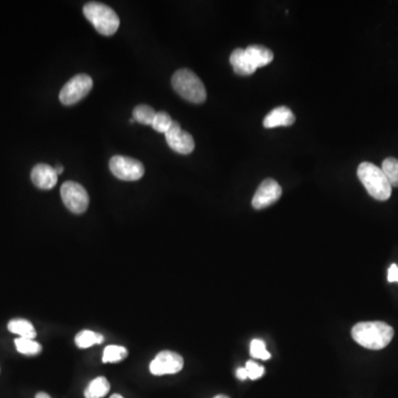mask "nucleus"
<instances>
[{
    "mask_svg": "<svg viewBox=\"0 0 398 398\" xmlns=\"http://www.w3.org/2000/svg\"><path fill=\"white\" fill-rule=\"evenodd\" d=\"M352 337L357 345L376 351L384 349L391 343L394 337V329L381 321L359 322L352 329Z\"/></svg>",
    "mask_w": 398,
    "mask_h": 398,
    "instance_id": "nucleus-1",
    "label": "nucleus"
},
{
    "mask_svg": "<svg viewBox=\"0 0 398 398\" xmlns=\"http://www.w3.org/2000/svg\"><path fill=\"white\" fill-rule=\"evenodd\" d=\"M357 177L367 188L369 196L376 200L385 202L392 196V186L385 174L379 166L369 162H363L357 168Z\"/></svg>",
    "mask_w": 398,
    "mask_h": 398,
    "instance_id": "nucleus-2",
    "label": "nucleus"
},
{
    "mask_svg": "<svg viewBox=\"0 0 398 398\" xmlns=\"http://www.w3.org/2000/svg\"><path fill=\"white\" fill-rule=\"evenodd\" d=\"M175 91L186 101L200 104L206 101L207 93L204 83L192 70L180 69L172 78Z\"/></svg>",
    "mask_w": 398,
    "mask_h": 398,
    "instance_id": "nucleus-3",
    "label": "nucleus"
},
{
    "mask_svg": "<svg viewBox=\"0 0 398 398\" xmlns=\"http://www.w3.org/2000/svg\"><path fill=\"white\" fill-rule=\"evenodd\" d=\"M83 14L101 35H114L120 27V18L112 8L104 4L88 3L83 7Z\"/></svg>",
    "mask_w": 398,
    "mask_h": 398,
    "instance_id": "nucleus-4",
    "label": "nucleus"
},
{
    "mask_svg": "<svg viewBox=\"0 0 398 398\" xmlns=\"http://www.w3.org/2000/svg\"><path fill=\"white\" fill-rule=\"evenodd\" d=\"M93 86L91 76L88 74H78L73 76L70 81L60 91L59 98L64 106H72L81 101L82 98L88 96Z\"/></svg>",
    "mask_w": 398,
    "mask_h": 398,
    "instance_id": "nucleus-5",
    "label": "nucleus"
},
{
    "mask_svg": "<svg viewBox=\"0 0 398 398\" xmlns=\"http://www.w3.org/2000/svg\"><path fill=\"white\" fill-rule=\"evenodd\" d=\"M110 170L118 180H126V182H136L141 180L146 173V168L140 160L134 158H126L116 155L111 158Z\"/></svg>",
    "mask_w": 398,
    "mask_h": 398,
    "instance_id": "nucleus-6",
    "label": "nucleus"
},
{
    "mask_svg": "<svg viewBox=\"0 0 398 398\" xmlns=\"http://www.w3.org/2000/svg\"><path fill=\"white\" fill-rule=\"evenodd\" d=\"M60 194L66 208L73 214H83L88 209V195L82 185L71 180L63 183Z\"/></svg>",
    "mask_w": 398,
    "mask_h": 398,
    "instance_id": "nucleus-7",
    "label": "nucleus"
},
{
    "mask_svg": "<svg viewBox=\"0 0 398 398\" xmlns=\"http://www.w3.org/2000/svg\"><path fill=\"white\" fill-rule=\"evenodd\" d=\"M184 359L180 354L170 351H162L150 362V371L153 375L162 376L176 374L182 371Z\"/></svg>",
    "mask_w": 398,
    "mask_h": 398,
    "instance_id": "nucleus-8",
    "label": "nucleus"
},
{
    "mask_svg": "<svg viewBox=\"0 0 398 398\" xmlns=\"http://www.w3.org/2000/svg\"><path fill=\"white\" fill-rule=\"evenodd\" d=\"M168 146L178 154L188 155L194 150L195 141L190 133L183 131L180 123L173 121L172 126L165 133Z\"/></svg>",
    "mask_w": 398,
    "mask_h": 398,
    "instance_id": "nucleus-9",
    "label": "nucleus"
},
{
    "mask_svg": "<svg viewBox=\"0 0 398 398\" xmlns=\"http://www.w3.org/2000/svg\"><path fill=\"white\" fill-rule=\"evenodd\" d=\"M282 195L280 185L272 178H267L261 183L252 198V207L255 209H263L278 202Z\"/></svg>",
    "mask_w": 398,
    "mask_h": 398,
    "instance_id": "nucleus-10",
    "label": "nucleus"
},
{
    "mask_svg": "<svg viewBox=\"0 0 398 398\" xmlns=\"http://www.w3.org/2000/svg\"><path fill=\"white\" fill-rule=\"evenodd\" d=\"M31 180L40 190H51L58 182L56 168L48 164H38L31 170Z\"/></svg>",
    "mask_w": 398,
    "mask_h": 398,
    "instance_id": "nucleus-11",
    "label": "nucleus"
},
{
    "mask_svg": "<svg viewBox=\"0 0 398 398\" xmlns=\"http://www.w3.org/2000/svg\"><path fill=\"white\" fill-rule=\"evenodd\" d=\"M295 116L292 111L287 106H279L273 108L263 120L265 128H279V126H290L295 124Z\"/></svg>",
    "mask_w": 398,
    "mask_h": 398,
    "instance_id": "nucleus-12",
    "label": "nucleus"
},
{
    "mask_svg": "<svg viewBox=\"0 0 398 398\" xmlns=\"http://www.w3.org/2000/svg\"><path fill=\"white\" fill-rule=\"evenodd\" d=\"M229 61L233 66L235 73L238 74V76H251L257 70L253 66L252 62L249 59L246 50L241 49V48H237L233 51L230 58H229Z\"/></svg>",
    "mask_w": 398,
    "mask_h": 398,
    "instance_id": "nucleus-13",
    "label": "nucleus"
},
{
    "mask_svg": "<svg viewBox=\"0 0 398 398\" xmlns=\"http://www.w3.org/2000/svg\"><path fill=\"white\" fill-rule=\"evenodd\" d=\"M245 50H246L249 59L252 62L253 66L256 69L261 68V66H268L273 60V52L265 46L251 44Z\"/></svg>",
    "mask_w": 398,
    "mask_h": 398,
    "instance_id": "nucleus-14",
    "label": "nucleus"
},
{
    "mask_svg": "<svg viewBox=\"0 0 398 398\" xmlns=\"http://www.w3.org/2000/svg\"><path fill=\"white\" fill-rule=\"evenodd\" d=\"M8 330L14 335H19L20 337H25V339L35 340V337H37L35 327L27 320H11L8 323Z\"/></svg>",
    "mask_w": 398,
    "mask_h": 398,
    "instance_id": "nucleus-15",
    "label": "nucleus"
},
{
    "mask_svg": "<svg viewBox=\"0 0 398 398\" xmlns=\"http://www.w3.org/2000/svg\"><path fill=\"white\" fill-rule=\"evenodd\" d=\"M110 383L106 377H96L91 383L88 384L84 397L86 398H102L110 392Z\"/></svg>",
    "mask_w": 398,
    "mask_h": 398,
    "instance_id": "nucleus-16",
    "label": "nucleus"
},
{
    "mask_svg": "<svg viewBox=\"0 0 398 398\" xmlns=\"http://www.w3.org/2000/svg\"><path fill=\"white\" fill-rule=\"evenodd\" d=\"M103 341V335L93 331H88V330L80 332L76 337V347L80 349H88L96 345H102Z\"/></svg>",
    "mask_w": 398,
    "mask_h": 398,
    "instance_id": "nucleus-17",
    "label": "nucleus"
},
{
    "mask_svg": "<svg viewBox=\"0 0 398 398\" xmlns=\"http://www.w3.org/2000/svg\"><path fill=\"white\" fill-rule=\"evenodd\" d=\"M15 345L17 351L24 355H38L42 351L41 345L36 342L35 340L25 339V337H19L15 340Z\"/></svg>",
    "mask_w": 398,
    "mask_h": 398,
    "instance_id": "nucleus-18",
    "label": "nucleus"
},
{
    "mask_svg": "<svg viewBox=\"0 0 398 398\" xmlns=\"http://www.w3.org/2000/svg\"><path fill=\"white\" fill-rule=\"evenodd\" d=\"M382 170L389 180L392 187H398V160L395 158H387L382 163Z\"/></svg>",
    "mask_w": 398,
    "mask_h": 398,
    "instance_id": "nucleus-19",
    "label": "nucleus"
},
{
    "mask_svg": "<svg viewBox=\"0 0 398 398\" xmlns=\"http://www.w3.org/2000/svg\"><path fill=\"white\" fill-rule=\"evenodd\" d=\"M128 349L118 345H108L103 352V363H118L128 357Z\"/></svg>",
    "mask_w": 398,
    "mask_h": 398,
    "instance_id": "nucleus-20",
    "label": "nucleus"
},
{
    "mask_svg": "<svg viewBox=\"0 0 398 398\" xmlns=\"http://www.w3.org/2000/svg\"><path fill=\"white\" fill-rule=\"evenodd\" d=\"M156 113L158 112L148 106H138L133 111L134 120L138 123L146 124V126H152Z\"/></svg>",
    "mask_w": 398,
    "mask_h": 398,
    "instance_id": "nucleus-21",
    "label": "nucleus"
},
{
    "mask_svg": "<svg viewBox=\"0 0 398 398\" xmlns=\"http://www.w3.org/2000/svg\"><path fill=\"white\" fill-rule=\"evenodd\" d=\"M172 118H170V114L166 113L164 111H160L158 112L156 116H155L154 121H153L152 126L155 131H158L160 133H166L168 128H170L173 123Z\"/></svg>",
    "mask_w": 398,
    "mask_h": 398,
    "instance_id": "nucleus-22",
    "label": "nucleus"
},
{
    "mask_svg": "<svg viewBox=\"0 0 398 398\" xmlns=\"http://www.w3.org/2000/svg\"><path fill=\"white\" fill-rule=\"evenodd\" d=\"M250 355L253 359H269L270 353L265 349V342L261 340H253L250 345Z\"/></svg>",
    "mask_w": 398,
    "mask_h": 398,
    "instance_id": "nucleus-23",
    "label": "nucleus"
},
{
    "mask_svg": "<svg viewBox=\"0 0 398 398\" xmlns=\"http://www.w3.org/2000/svg\"><path fill=\"white\" fill-rule=\"evenodd\" d=\"M246 369L248 372V377L252 381L260 379L261 376L265 374V369L258 363L253 361H248L246 363Z\"/></svg>",
    "mask_w": 398,
    "mask_h": 398,
    "instance_id": "nucleus-24",
    "label": "nucleus"
},
{
    "mask_svg": "<svg viewBox=\"0 0 398 398\" xmlns=\"http://www.w3.org/2000/svg\"><path fill=\"white\" fill-rule=\"evenodd\" d=\"M389 282H398V265H392L389 269Z\"/></svg>",
    "mask_w": 398,
    "mask_h": 398,
    "instance_id": "nucleus-25",
    "label": "nucleus"
},
{
    "mask_svg": "<svg viewBox=\"0 0 398 398\" xmlns=\"http://www.w3.org/2000/svg\"><path fill=\"white\" fill-rule=\"evenodd\" d=\"M237 379H240V381H246L248 377V372H247L246 367H239L236 371Z\"/></svg>",
    "mask_w": 398,
    "mask_h": 398,
    "instance_id": "nucleus-26",
    "label": "nucleus"
},
{
    "mask_svg": "<svg viewBox=\"0 0 398 398\" xmlns=\"http://www.w3.org/2000/svg\"><path fill=\"white\" fill-rule=\"evenodd\" d=\"M36 398H51L50 397L49 395H48L47 393H38L37 395H36Z\"/></svg>",
    "mask_w": 398,
    "mask_h": 398,
    "instance_id": "nucleus-27",
    "label": "nucleus"
},
{
    "mask_svg": "<svg viewBox=\"0 0 398 398\" xmlns=\"http://www.w3.org/2000/svg\"><path fill=\"white\" fill-rule=\"evenodd\" d=\"M56 172H57L58 175L62 174V172H63V168H62V166H60V165H58V166H56Z\"/></svg>",
    "mask_w": 398,
    "mask_h": 398,
    "instance_id": "nucleus-28",
    "label": "nucleus"
},
{
    "mask_svg": "<svg viewBox=\"0 0 398 398\" xmlns=\"http://www.w3.org/2000/svg\"><path fill=\"white\" fill-rule=\"evenodd\" d=\"M110 398H124L123 396H121L120 394H114V395L111 396Z\"/></svg>",
    "mask_w": 398,
    "mask_h": 398,
    "instance_id": "nucleus-29",
    "label": "nucleus"
},
{
    "mask_svg": "<svg viewBox=\"0 0 398 398\" xmlns=\"http://www.w3.org/2000/svg\"><path fill=\"white\" fill-rule=\"evenodd\" d=\"M214 398H230V397H228V396H226V395H217V396H215Z\"/></svg>",
    "mask_w": 398,
    "mask_h": 398,
    "instance_id": "nucleus-30",
    "label": "nucleus"
}]
</instances>
